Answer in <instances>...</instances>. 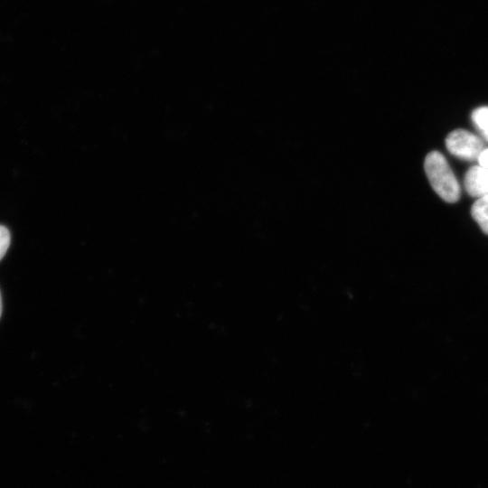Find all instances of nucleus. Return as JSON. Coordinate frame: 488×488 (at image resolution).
Segmentation results:
<instances>
[{"mask_svg":"<svg viewBox=\"0 0 488 488\" xmlns=\"http://www.w3.org/2000/svg\"><path fill=\"white\" fill-rule=\"evenodd\" d=\"M424 167L435 192L447 202H457L460 197V186L443 155L437 151L428 153Z\"/></svg>","mask_w":488,"mask_h":488,"instance_id":"obj_1","label":"nucleus"},{"mask_svg":"<svg viewBox=\"0 0 488 488\" xmlns=\"http://www.w3.org/2000/svg\"><path fill=\"white\" fill-rule=\"evenodd\" d=\"M472 120L482 136L488 141V107H480L472 113Z\"/></svg>","mask_w":488,"mask_h":488,"instance_id":"obj_5","label":"nucleus"},{"mask_svg":"<svg viewBox=\"0 0 488 488\" xmlns=\"http://www.w3.org/2000/svg\"><path fill=\"white\" fill-rule=\"evenodd\" d=\"M1 314H2V297L0 294V317H1Z\"/></svg>","mask_w":488,"mask_h":488,"instance_id":"obj_8","label":"nucleus"},{"mask_svg":"<svg viewBox=\"0 0 488 488\" xmlns=\"http://www.w3.org/2000/svg\"><path fill=\"white\" fill-rule=\"evenodd\" d=\"M471 213L482 230L488 234V194L480 197L474 202Z\"/></svg>","mask_w":488,"mask_h":488,"instance_id":"obj_4","label":"nucleus"},{"mask_svg":"<svg viewBox=\"0 0 488 488\" xmlns=\"http://www.w3.org/2000/svg\"><path fill=\"white\" fill-rule=\"evenodd\" d=\"M477 161L479 162L480 166L488 169V148H484V150L480 154Z\"/></svg>","mask_w":488,"mask_h":488,"instance_id":"obj_7","label":"nucleus"},{"mask_svg":"<svg viewBox=\"0 0 488 488\" xmlns=\"http://www.w3.org/2000/svg\"><path fill=\"white\" fill-rule=\"evenodd\" d=\"M446 146L452 155L467 161L477 160L484 150L483 142L465 129H455L449 133L446 138Z\"/></svg>","mask_w":488,"mask_h":488,"instance_id":"obj_2","label":"nucleus"},{"mask_svg":"<svg viewBox=\"0 0 488 488\" xmlns=\"http://www.w3.org/2000/svg\"><path fill=\"white\" fill-rule=\"evenodd\" d=\"M10 232L9 230L0 225V260L3 258L10 246Z\"/></svg>","mask_w":488,"mask_h":488,"instance_id":"obj_6","label":"nucleus"},{"mask_svg":"<svg viewBox=\"0 0 488 488\" xmlns=\"http://www.w3.org/2000/svg\"><path fill=\"white\" fill-rule=\"evenodd\" d=\"M465 188L472 197H483L488 194V169L474 165L465 175Z\"/></svg>","mask_w":488,"mask_h":488,"instance_id":"obj_3","label":"nucleus"}]
</instances>
